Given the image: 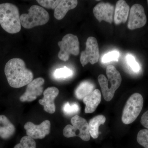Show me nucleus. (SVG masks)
Returning a JSON list of instances; mask_svg holds the SVG:
<instances>
[{
	"instance_id": "dca6fc26",
	"label": "nucleus",
	"mask_w": 148,
	"mask_h": 148,
	"mask_svg": "<svg viewBox=\"0 0 148 148\" xmlns=\"http://www.w3.org/2000/svg\"><path fill=\"white\" fill-rule=\"evenodd\" d=\"M77 0H62L60 1L54 9V16L57 20H61L66 16L68 12L73 9L77 5Z\"/></svg>"
},
{
	"instance_id": "20e7f679",
	"label": "nucleus",
	"mask_w": 148,
	"mask_h": 148,
	"mask_svg": "<svg viewBox=\"0 0 148 148\" xmlns=\"http://www.w3.org/2000/svg\"><path fill=\"white\" fill-rule=\"evenodd\" d=\"M49 19L48 12L44 8L37 5L32 6L29 13L23 14L20 16L21 25L27 29L44 25Z\"/></svg>"
},
{
	"instance_id": "9b49d317",
	"label": "nucleus",
	"mask_w": 148,
	"mask_h": 148,
	"mask_svg": "<svg viewBox=\"0 0 148 148\" xmlns=\"http://www.w3.org/2000/svg\"><path fill=\"white\" fill-rule=\"evenodd\" d=\"M44 83L45 80L42 78H37L33 80L27 85L25 92L20 97V101L22 102L35 101L38 96L42 93L43 88L42 86Z\"/></svg>"
},
{
	"instance_id": "0eeeda50",
	"label": "nucleus",
	"mask_w": 148,
	"mask_h": 148,
	"mask_svg": "<svg viewBox=\"0 0 148 148\" xmlns=\"http://www.w3.org/2000/svg\"><path fill=\"white\" fill-rule=\"evenodd\" d=\"M60 48L58 57L60 60L66 61L69 60L70 55L77 56L79 53V43L77 36L68 34L65 35L61 41L58 42Z\"/></svg>"
},
{
	"instance_id": "7ed1b4c3",
	"label": "nucleus",
	"mask_w": 148,
	"mask_h": 148,
	"mask_svg": "<svg viewBox=\"0 0 148 148\" xmlns=\"http://www.w3.org/2000/svg\"><path fill=\"white\" fill-rule=\"evenodd\" d=\"M106 74L108 80L104 75L101 74L98 77V81L104 99L106 101H110L113 98L116 90L121 85L122 78L119 71L112 65L107 67Z\"/></svg>"
},
{
	"instance_id": "423d86ee",
	"label": "nucleus",
	"mask_w": 148,
	"mask_h": 148,
	"mask_svg": "<svg viewBox=\"0 0 148 148\" xmlns=\"http://www.w3.org/2000/svg\"><path fill=\"white\" fill-rule=\"evenodd\" d=\"M71 125H68L63 130V135L67 138L79 137L84 141L90 139L88 125L86 120L78 115L73 117L71 120Z\"/></svg>"
},
{
	"instance_id": "5701e85b",
	"label": "nucleus",
	"mask_w": 148,
	"mask_h": 148,
	"mask_svg": "<svg viewBox=\"0 0 148 148\" xmlns=\"http://www.w3.org/2000/svg\"><path fill=\"white\" fill-rule=\"evenodd\" d=\"M138 143L145 148H148V130L143 129L138 133L137 138Z\"/></svg>"
},
{
	"instance_id": "9d476101",
	"label": "nucleus",
	"mask_w": 148,
	"mask_h": 148,
	"mask_svg": "<svg viewBox=\"0 0 148 148\" xmlns=\"http://www.w3.org/2000/svg\"><path fill=\"white\" fill-rule=\"evenodd\" d=\"M50 122L45 120L39 125L27 122L24 126L27 136L34 139H42L50 133Z\"/></svg>"
},
{
	"instance_id": "aec40b11",
	"label": "nucleus",
	"mask_w": 148,
	"mask_h": 148,
	"mask_svg": "<svg viewBox=\"0 0 148 148\" xmlns=\"http://www.w3.org/2000/svg\"><path fill=\"white\" fill-rule=\"evenodd\" d=\"M36 145L34 139L27 135L22 138L20 143L14 148H36Z\"/></svg>"
},
{
	"instance_id": "f03ea898",
	"label": "nucleus",
	"mask_w": 148,
	"mask_h": 148,
	"mask_svg": "<svg viewBox=\"0 0 148 148\" xmlns=\"http://www.w3.org/2000/svg\"><path fill=\"white\" fill-rule=\"evenodd\" d=\"M0 24L9 34H16L21 31L20 16L16 5L8 3L0 4Z\"/></svg>"
},
{
	"instance_id": "f257e3e1",
	"label": "nucleus",
	"mask_w": 148,
	"mask_h": 148,
	"mask_svg": "<svg viewBox=\"0 0 148 148\" xmlns=\"http://www.w3.org/2000/svg\"><path fill=\"white\" fill-rule=\"evenodd\" d=\"M4 72L9 84L14 88L29 84L34 78L33 73L26 68L25 62L21 58L10 60L5 64Z\"/></svg>"
},
{
	"instance_id": "4be33fe9",
	"label": "nucleus",
	"mask_w": 148,
	"mask_h": 148,
	"mask_svg": "<svg viewBox=\"0 0 148 148\" xmlns=\"http://www.w3.org/2000/svg\"><path fill=\"white\" fill-rule=\"evenodd\" d=\"M79 110V106L76 103L70 104L69 102H67L63 106V112L66 115L71 116L77 114Z\"/></svg>"
},
{
	"instance_id": "412c9836",
	"label": "nucleus",
	"mask_w": 148,
	"mask_h": 148,
	"mask_svg": "<svg viewBox=\"0 0 148 148\" xmlns=\"http://www.w3.org/2000/svg\"><path fill=\"white\" fill-rule=\"evenodd\" d=\"M73 74V71L71 69L67 67H64L56 70L53 76L56 79H64L71 77Z\"/></svg>"
},
{
	"instance_id": "a878e982",
	"label": "nucleus",
	"mask_w": 148,
	"mask_h": 148,
	"mask_svg": "<svg viewBox=\"0 0 148 148\" xmlns=\"http://www.w3.org/2000/svg\"><path fill=\"white\" fill-rule=\"evenodd\" d=\"M126 60H127V64L133 71L138 72L140 71V65L136 61L135 57L133 56L127 54L126 56Z\"/></svg>"
},
{
	"instance_id": "bb28decb",
	"label": "nucleus",
	"mask_w": 148,
	"mask_h": 148,
	"mask_svg": "<svg viewBox=\"0 0 148 148\" xmlns=\"http://www.w3.org/2000/svg\"><path fill=\"white\" fill-rule=\"evenodd\" d=\"M141 123L142 125L148 130V110L145 112L142 116Z\"/></svg>"
},
{
	"instance_id": "f8f14e48",
	"label": "nucleus",
	"mask_w": 148,
	"mask_h": 148,
	"mask_svg": "<svg viewBox=\"0 0 148 148\" xmlns=\"http://www.w3.org/2000/svg\"><path fill=\"white\" fill-rule=\"evenodd\" d=\"M114 8L108 3L101 2L95 6L93 12L99 22L105 21L112 24L113 21Z\"/></svg>"
},
{
	"instance_id": "f3484780",
	"label": "nucleus",
	"mask_w": 148,
	"mask_h": 148,
	"mask_svg": "<svg viewBox=\"0 0 148 148\" xmlns=\"http://www.w3.org/2000/svg\"><path fill=\"white\" fill-rule=\"evenodd\" d=\"M15 132V127L8 118L3 115H0V137L3 139H8Z\"/></svg>"
},
{
	"instance_id": "6ab92c4d",
	"label": "nucleus",
	"mask_w": 148,
	"mask_h": 148,
	"mask_svg": "<svg viewBox=\"0 0 148 148\" xmlns=\"http://www.w3.org/2000/svg\"><path fill=\"white\" fill-rule=\"evenodd\" d=\"M95 86L90 82H83L75 90V95L78 99L82 100L90 95L95 89Z\"/></svg>"
},
{
	"instance_id": "a211bd4d",
	"label": "nucleus",
	"mask_w": 148,
	"mask_h": 148,
	"mask_svg": "<svg viewBox=\"0 0 148 148\" xmlns=\"http://www.w3.org/2000/svg\"><path fill=\"white\" fill-rule=\"evenodd\" d=\"M106 121V117L103 115H99L90 119L88 123V130L90 136L92 138L96 139L98 138L99 126L104 124Z\"/></svg>"
},
{
	"instance_id": "2eb2a0df",
	"label": "nucleus",
	"mask_w": 148,
	"mask_h": 148,
	"mask_svg": "<svg viewBox=\"0 0 148 148\" xmlns=\"http://www.w3.org/2000/svg\"><path fill=\"white\" fill-rule=\"evenodd\" d=\"M83 100L84 103L86 105L85 112L86 113H92L96 110L101 103V91L98 89H95L90 95L86 96Z\"/></svg>"
},
{
	"instance_id": "4468645a",
	"label": "nucleus",
	"mask_w": 148,
	"mask_h": 148,
	"mask_svg": "<svg viewBox=\"0 0 148 148\" xmlns=\"http://www.w3.org/2000/svg\"><path fill=\"white\" fill-rule=\"evenodd\" d=\"M130 7L124 0L117 2L114 10L115 24L116 25L125 23L127 21L129 14Z\"/></svg>"
},
{
	"instance_id": "cd10ccee",
	"label": "nucleus",
	"mask_w": 148,
	"mask_h": 148,
	"mask_svg": "<svg viewBox=\"0 0 148 148\" xmlns=\"http://www.w3.org/2000/svg\"></svg>"
},
{
	"instance_id": "b1692460",
	"label": "nucleus",
	"mask_w": 148,
	"mask_h": 148,
	"mask_svg": "<svg viewBox=\"0 0 148 148\" xmlns=\"http://www.w3.org/2000/svg\"><path fill=\"white\" fill-rule=\"evenodd\" d=\"M119 53L117 51H113L105 54L102 58L103 63H108L112 61H118Z\"/></svg>"
},
{
	"instance_id": "39448f33",
	"label": "nucleus",
	"mask_w": 148,
	"mask_h": 148,
	"mask_svg": "<svg viewBox=\"0 0 148 148\" xmlns=\"http://www.w3.org/2000/svg\"><path fill=\"white\" fill-rule=\"evenodd\" d=\"M144 100L141 94L135 93L130 96L125 106L122 116V121L129 124L135 121L143 109Z\"/></svg>"
},
{
	"instance_id": "1a4fd4ad",
	"label": "nucleus",
	"mask_w": 148,
	"mask_h": 148,
	"mask_svg": "<svg viewBox=\"0 0 148 148\" xmlns=\"http://www.w3.org/2000/svg\"><path fill=\"white\" fill-rule=\"evenodd\" d=\"M147 21V16L143 6L139 4L132 5L130 11L128 29L133 30L142 28L145 26Z\"/></svg>"
},
{
	"instance_id": "ddd939ff",
	"label": "nucleus",
	"mask_w": 148,
	"mask_h": 148,
	"mask_svg": "<svg viewBox=\"0 0 148 148\" xmlns=\"http://www.w3.org/2000/svg\"><path fill=\"white\" fill-rule=\"evenodd\" d=\"M59 91L57 88L48 87L43 92L44 97L39 101V103L44 106V110L49 114L55 112L56 106L54 100L59 94Z\"/></svg>"
},
{
	"instance_id": "6e6552de",
	"label": "nucleus",
	"mask_w": 148,
	"mask_h": 148,
	"mask_svg": "<svg viewBox=\"0 0 148 148\" xmlns=\"http://www.w3.org/2000/svg\"><path fill=\"white\" fill-rule=\"evenodd\" d=\"M99 56L100 52L97 40L95 37H88L86 40L85 50L81 53L82 65L83 67L88 63L93 65L98 62Z\"/></svg>"
},
{
	"instance_id": "393cba45",
	"label": "nucleus",
	"mask_w": 148,
	"mask_h": 148,
	"mask_svg": "<svg viewBox=\"0 0 148 148\" xmlns=\"http://www.w3.org/2000/svg\"><path fill=\"white\" fill-rule=\"evenodd\" d=\"M59 0H37L38 3L43 7L55 9L60 2Z\"/></svg>"
}]
</instances>
